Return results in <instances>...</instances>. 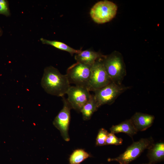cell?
<instances>
[{"label":"cell","instance_id":"cell-3","mask_svg":"<svg viewBox=\"0 0 164 164\" xmlns=\"http://www.w3.org/2000/svg\"><path fill=\"white\" fill-rule=\"evenodd\" d=\"M152 138H142L134 142L122 153L117 157L108 159V162L116 161L120 164H129L138 158L146 149H149L154 144Z\"/></svg>","mask_w":164,"mask_h":164},{"label":"cell","instance_id":"cell-13","mask_svg":"<svg viewBox=\"0 0 164 164\" xmlns=\"http://www.w3.org/2000/svg\"><path fill=\"white\" fill-rule=\"evenodd\" d=\"M111 132L114 134L122 132L133 138L137 131L130 119L126 120L118 124L112 125L110 128Z\"/></svg>","mask_w":164,"mask_h":164},{"label":"cell","instance_id":"cell-10","mask_svg":"<svg viewBox=\"0 0 164 164\" xmlns=\"http://www.w3.org/2000/svg\"><path fill=\"white\" fill-rule=\"evenodd\" d=\"M130 119L137 132L143 131L152 125L155 117L147 114L137 112Z\"/></svg>","mask_w":164,"mask_h":164},{"label":"cell","instance_id":"cell-19","mask_svg":"<svg viewBox=\"0 0 164 164\" xmlns=\"http://www.w3.org/2000/svg\"><path fill=\"white\" fill-rule=\"evenodd\" d=\"M0 14L7 17L10 15L9 2L6 0H0Z\"/></svg>","mask_w":164,"mask_h":164},{"label":"cell","instance_id":"cell-5","mask_svg":"<svg viewBox=\"0 0 164 164\" xmlns=\"http://www.w3.org/2000/svg\"><path fill=\"white\" fill-rule=\"evenodd\" d=\"M118 6L113 2L107 0L95 3L91 8V16L95 22L103 24L112 20L116 16Z\"/></svg>","mask_w":164,"mask_h":164},{"label":"cell","instance_id":"cell-17","mask_svg":"<svg viewBox=\"0 0 164 164\" xmlns=\"http://www.w3.org/2000/svg\"><path fill=\"white\" fill-rule=\"evenodd\" d=\"M108 132L104 128L99 129L96 139V144L97 146H101L106 145V141Z\"/></svg>","mask_w":164,"mask_h":164},{"label":"cell","instance_id":"cell-15","mask_svg":"<svg viewBox=\"0 0 164 164\" xmlns=\"http://www.w3.org/2000/svg\"><path fill=\"white\" fill-rule=\"evenodd\" d=\"M40 40L42 43L51 45L59 50L66 51L73 55L74 54H77L80 53L81 50L75 49L65 43L57 41L50 40L43 38L40 39Z\"/></svg>","mask_w":164,"mask_h":164},{"label":"cell","instance_id":"cell-16","mask_svg":"<svg viewBox=\"0 0 164 164\" xmlns=\"http://www.w3.org/2000/svg\"><path fill=\"white\" fill-rule=\"evenodd\" d=\"M91 155L84 150L77 149L70 155L69 158L70 164H80Z\"/></svg>","mask_w":164,"mask_h":164},{"label":"cell","instance_id":"cell-14","mask_svg":"<svg viewBox=\"0 0 164 164\" xmlns=\"http://www.w3.org/2000/svg\"><path fill=\"white\" fill-rule=\"evenodd\" d=\"M98 108L93 94H91L90 99L83 106L80 111L83 119L84 120H89Z\"/></svg>","mask_w":164,"mask_h":164},{"label":"cell","instance_id":"cell-8","mask_svg":"<svg viewBox=\"0 0 164 164\" xmlns=\"http://www.w3.org/2000/svg\"><path fill=\"white\" fill-rule=\"evenodd\" d=\"M66 94L67 100L72 108L80 112L91 95L87 88L75 85L70 86Z\"/></svg>","mask_w":164,"mask_h":164},{"label":"cell","instance_id":"cell-18","mask_svg":"<svg viewBox=\"0 0 164 164\" xmlns=\"http://www.w3.org/2000/svg\"><path fill=\"white\" fill-rule=\"evenodd\" d=\"M123 139L117 137L114 134L108 133L106 141V145H116L122 144Z\"/></svg>","mask_w":164,"mask_h":164},{"label":"cell","instance_id":"cell-21","mask_svg":"<svg viewBox=\"0 0 164 164\" xmlns=\"http://www.w3.org/2000/svg\"><path fill=\"white\" fill-rule=\"evenodd\" d=\"M150 164L148 163H143V164Z\"/></svg>","mask_w":164,"mask_h":164},{"label":"cell","instance_id":"cell-9","mask_svg":"<svg viewBox=\"0 0 164 164\" xmlns=\"http://www.w3.org/2000/svg\"><path fill=\"white\" fill-rule=\"evenodd\" d=\"M63 106L55 118L53 124L60 131L63 139L66 141L70 140L68 134L69 127L70 119V110L72 108L64 96L62 97Z\"/></svg>","mask_w":164,"mask_h":164},{"label":"cell","instance_id":"cell-12","mask_svg":"<svg viewBox=\"0 0 164 164\" xmlns=\"http://www.w3.org/2000/svg\"><path fill=\"white\" fill-rule=\"evenodd\" d=\"M148 149L147 156L150 164H155L164 160L163 142L154 143Z\"/></svg>","mask_w":164,"mask_h":164},{"label":"cell","instance_id":"cell-2","mask_svg":"<svg viewBox=\"0 0 164 164\" xmlns=\"http://www.w3.org/2000/svg\"><path fill=\"white\" fill-rule=\"evenodd\" d=\"M105 70L112 81L119 84L126 75V67L122 54L114 51L103 58Z\"/></svg>","mask_w":164,"mask_h":164},{"label":"cell","instance_id":"cell-1","mask_svg":"<svg viewBox=\"0 0 164 164\" xmlns=\"http://www.w3.org/2000/svg\"><path fill=\"white\" fill-rule=\"evenodd\" d=\"M41 84L47 93L62 97L66 94L70 86L66 75L61 74L52 66L46 67L44 69Z\"/></svg>","mask_w":164,"mask_h":164},{"label":"cell","instance_id":"cell-11","mask_svg":"<svg viewBox=\"0 0 164 164\" xmlns=\"http://www.w3.org/2000/svg\"><path fill=\"white\" fill-rule=\"evenodd\" d=\"M105 55L98 52L91 50L81 51L76 54L75 59L77 62L91 66L99 59L103 58Z\"/></svg>","mask_w":164,"mask_h":164},{"label":"cell","instance_id":"cell-6","mask_svg":"<svg viewBox=\"0 0 164 164\" xmlns=\"http://www.w3.org/2000/svg\"><path fill=\"white\" fill-rule=\"evenodd\" d=\"M103 58L99 59L91 66V75L87 88L90 91L94 92L112 82L105 70Z\"/></svg>","mask_w":164,"mask_h":164},{"label":"cell","instance_id":"cell-4","mask_svg":"<svg viewBox=\"0 0 164 164\" xmlns=\"http://www.w3.org/2000/svg\"><path fill=\"white\" fill-rule=\"evenodd\" d=\"M130 88L112 82L94 91V97L98 108L104 104H112L121 94Z\"/></svg>","mask_w":164,"mask_h":164},{"label":"cell","instance_id":"cell-7","mask_svg":"<svg viewBox=\"0 0 164 164\" xmlns=\"http://www.w3.org/2000/svg\"><path fill=\"white\" fill-rule=\"evenodd\" d=\"M91 67L77 62L69 67L66 75L70 84L87 88L91 75Z\"/></svg>","mask_w":164,"mask_h":164},{"label":"cell","instance_id":"cell-20","mask_svg":"<svg viewBox=\"0 0 164 164\" xmlns=\"http://www.w3.org/2000/svg\"><path fill=\"white\" fill-rule=\"evenodd\" d=\"M3 34V31L1 29V28L0 27V37Z\"/></svg>","mask_w":164,"mask_h":164}]
</instances>
